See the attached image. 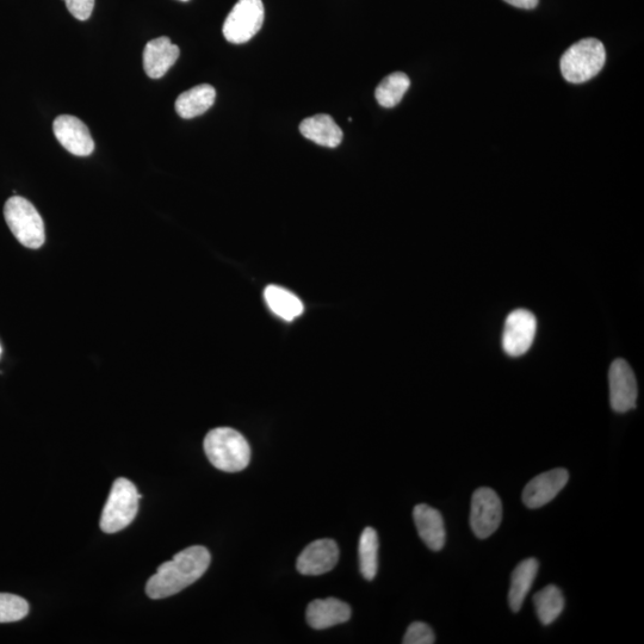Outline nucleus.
Returning <instances> with one entry per match:
<instances>
[{"label": "nucleus", "mask_w": 644, "mask_h": 644, "mask_svg": "<svg viewBox=\"0 0 644 644\" xmlns=\"http://www.w3.org/2000/svg\"><path fill=\"white\" fill-rule=\"evenodd\" d=\"M209 551L201 546L184 549L171 561L163 563L147 581L146 593L151 599L175 596L203 577L210 565Z\"/></svg>", "instance_id": "1"}, {"label": "nucleus", "mask_w": 644, "mask_h": 644, "mask_svg": "<svg viewBox=\"0 0 644 644\" xmlns=\"http://www.w3.org/2000/svg\"><path fill=\"white\" fill-rule=\"evenodd\" d=\"M204 451L215 468L227 473H238L250 464L251 448L240 432L219 427L204 439Z\"/></svg>", "instance_id": "2"}, {"label": "nucleus", "mask_w": 644, "mask_h": 644, "mask_svg": "<svg viewBox=\"0 0 644 644\" xmlns=\"http://www.w3.org/2000/svg\"><path fill=\"white\" fill-rule=\"evenodd\" d=\"M606 61L605 47L597 39L581 40L561 58V73L569 83L581 84L597 76Z\"/></svg>", "instance_id": "3"}, {"label": "nucleus", "mask_w": 644, "mask_h": 644, "mask_svg": "<svg viewBox=\"0 0 644 644\" xmlns=\"http://www.w3.org/2000/svg\"><path fill=\"white\" fill-rule=\"evenodd\" d=\"M4 216L11 233L23 246L36 250L45 244V224L39 212L26 198H9L5 203Z\"/></svg>", "instance_id": "4"}, {"label": "nucleus", "mask_w": 644, "mask_h": 644, "mask_svg": "<svg viewBox=\"0 0 644 644\" xmlns=\"http://www.w3.org/2000/svg\"><path fill=\"white\" fill-rule=\"evenodd\" d=\"M140 498L133 482L125 478L114 482L102 512L101 529L105 534H115L132 524L138 515Z\"/></svg>", "instance_id": "5"}, {"label": "nucleus", "mask_w": 644, "mask_h": 644, "mask_svg": "<svg viewBox=\"0 0 644 644\" xmlns=\"http://www.w3.org/2000/svg\"><path fill=\"white\" fill-rule=\"evenodd\" d=\"M264 17L262 0H239L229 12L222 29L225 39L235 45L249 42L262 29Z\"/></svg>", "instance_id": "6"}, {"label": "nucleus", "mask_w": 644, "mask_h": 644, "mask_svg": "<svg viewBox=\"0 0 644 644\" xmlns=\"http://www.w3.org/2000/svg\"><path fill=\"white\" fill-rule=\"evenodd\" d=\"M503 519V504L499 495L488 487L476 489L470 510V526L480 540L491 537Z\"/></svg>", "instance_id": "7"}, {"label": "nucleus", "mask_w": 644, "mask_h": 644, "mask_svg": "<svg viewBox=\"0 0 644 644\" xmlns=\"http://www.w3.org/2000/svg\"><path fill=\"white\" fill-rule=\"evenodd\" d=\"M537 320L534 314L526 309L513 311L505 321L503 349L511 357L526 354L534 343Z\"/></svg>", "instance_id": "8"}, {"label": "nucleus", "mask_w": 644, "mask_h": 644, "mask_svg": "<svg viewBox=\"0 0 644 644\" xmlns=\"http://www.w3.org/2000/svg\"><path fill=\"white\" fill-rule=\"evenodd\" d=\"M610 402L613 411L625 413L634 410L637 402L636 377L630 365L624 359H616L609 371Z\"/></svg>", "instance_id": "9"}, {"label": "nucleus", "mask_w": 644, "mask_h": 644, "mask_svg": "<svg viewBox=\"0 0 644 644\" xmlns=\"http://www.w3.org/2000/svg\"><path fill=\"white\" fill-rule=\"evenodd\" d=\"M53 132L61 146L77 157H89L95 151V142L83 121L70 115H61L53 123Z\"/></svg>", "instance_id": "10"}, {"label": "nucleus", "mask_w": 644, "mask_h": 644, "mask_svg": "<svg viewBox=\"0 0 644 644\" xmlns=\"http://www.w3.org/2000/svg\"><path fill=\"white\" fill-rule=\"evenodd\" d=\"M569 480L566 469H553L532 479L523 491V503L529 509H540L556 498Z\"/></svg>", "instance_id": "11"}, {"label": "nucleus", "mask_w": 644, "mask_h": 644, "mask_svg": "<svg viewBox=\"0 0 644 644\" xmlns=\"http://www.w3.org/2000/svg\"><path fill=\"white\" fill-rule=\"evenodd\" d=\"M339 548L332 540L314 541L302 551L296 568L302 575H322L337 566Z\"/></svg>", "instance_id": "12"}, {"label": "nucleus", "mask_w": 644, "mask_h": 644, "mask_svg": "<svg viewBox=\"0 0 644 644\" xmlns=\"http://www.w3.org/2000/svg\"><path fill=\"white\" fill-rule=\"evenodd\" d=\"M351 615L350 606L336 598L313 600L306 612L307 622L315 630H325L346 623Z\"/></svg>", "instance_id": "13"}, {"label": "nucleus", "mask_w": 644, "mask_h": 644, "mask_svg": "<svg viewBox=\"0 0 644 644\" xmlns=\"http://www.w3.org/2000/svg\"><path fill=\"white\" fill-rule=\"evenodd\" d=\"M179 58V48L169 37L161 36L147 43L144 51V68L148 77L160 79L169 72Z\"/></svg>", "instance_id": "14"}, {"label": "nucleus", "mask_w": 644, "mask_h": 644, "mask_svg": "<svg viewBox=\"0 0 644 644\" xmlns=\"http://www.w3.org/2000/svg\"><path fill=\"white\" fill-rule=\"evenodd\" d=\"M413 518L418 534L427 548L432 551L442 550L447 541V531H445L441 512L429 505L421 504L414 507Z\"/></svg>", "instance_id": "15"}, {"label": "nucleus", "mask_w": 644, "mask_h": 644, "mask_svg": "<svg viewBox=\"0 0 644 644\" xmlns=\"http://www.w3.org/2000/svg\"><path fill=\"white\" fill-rule=\"evenodd\" d=\"M300 132L306 139L328 148H336L343 141V130L330 115L308 117L301 122Z\"/></svg>", "instance_id": "16"}, {"label": "nucleus", "mask_w": 644, "mask_h": 644, "mask_svg": "<svg viewBox=\"0 0 644 644\" xmlns=\"http://www.w3.org/2000/svg\"><path fill=\"white\" fill-rule=\"evenodd\" d=\"M216 91L212 85L202 84L183 92L177 98L176 110L182 119L190 120L201 116L213 107Z\"/></svg>", "instance_id": "17"}, {"label": "nucleus", "mask_w": 644, "mask_h": 644, "mask_svg": "<svg viewBox=\"0 0 644 644\" xmlns=\"http://www.w3.org/2000/svg\"><path fill=\"white\" fill-rule=\"evenodd\" d=\"M537 572L538 561L535 559L520 562L515 571H513L509 592V603L513 612H519L522 609L524 600L528 596L532 585H534Z\"/></svg>", "instance_id": "18"}, {"label": "nucleus", "mask_w": 644, "mask_h": 644, "mask_svg": "<svg viewBox=\"0 0 644 644\" xmlns=\"http://www.w3.org/2000/svg\"><path fill=\"white\" fill-rule=\"evenodd\" d=\"M264 296L271 312L286 321L299 318L305 309L299 297L281 287L269 286L265 289Z\"/></svg>", "instance_id": "19"}, {"label": "nucleus", "mask_w": 644, "mask_h": 644, "mask_svg": "<svg viewBox=\"0 0 644 644\" xmlns=\"http://www.w3.org/2000/svg\"><path fill=\"white\" fill-rule=\"evenodd\" d=\"M379 536L373 528H365L359 538V568L364 579L374 580L379 569Z\"/></svg>", "instance_id": "20"}, {"label": "nucleus", "mask_w": 644, "mask_h": 644, "mask_svg": "<svg viewBox=\"0 0 644 644\" xmlns=\"http://www.w3.org/2000/svg\"><path fill=\"white\" fill-rule=\"evenodd\" d=\"M534 604L538 618L543 625H550L560 617L565 609V598L559 587L549 585L536 593Z\"/></svg>", "instance_id": "21"}, {"label": "nucleus", "mask_w": 644, "mask_h": 644, "mask_svg": "<svg viewBox=\"0 0 644 644\" xmlns=\"http://www.w3.org/2000/svg\"><path fill=\"white\" fill-rule=\"evenodd\" d=\"M411 80L405 73L395 72L382 80L375 91L377 102L383 108H394L410 89Z\"/></svg>", "instance_id": "22"}, {"label": "nucleus", "mask_w": 644, "mask_h": 644, "mask_svg": "<svg viewBox=\"0 0 644 644\" xmlns=\"http://www.w3.org/2000/svg\"><path fill=\"white\" fill-rule=\"evenodd\" d=\"M28 612L29 605L26 599L15 594L0 593V623L21 621Z\"/></svg>", "instance_id": "23"}, {"label": "nucleus", "mask_w": 644, "mask_h": 644, "mask_svg": "<svg viewBox=\"0 0 644 644\" xmlns=\"http://www.w3.org/2000/svg\"><path fill=\"white\" fill-rule=\"evenodd\" d=\"M436 637L429 625L423 622H414L408 627L404 637V644H432Z\"/></svg>", "instance_id": "24"}, {"label": "nucleus", "mask_w": 644, "mask_h": 644, "mask_svg": "<svg viewBox=\"0 0 644 644\" xmlns=\"http://www.w3.org/2000/svg\"><path fill=\"white\" fill-rule=\"evenodd\" d=\"M70 14L79 21H88L95 8V0H64Z\"/></svg>", "instance_id": "25"}, {"label": "nucleus", "mask_w": 644, "mask_h": 644, "mask_svg": "<svg viewBox=\"0 0 644 644\" xmlns=\"http://www.w3.org/2000/svg\"><path fill=\"white\" fill-rule=\"evenodd\" d=\"M505 2L519 9L531 10L536 8L540 0H505Z\"/></svg>", "instance_id": "26"}, {"label": "nucleus", "mask_w": 644, "mask_h": 644, "mask_svg": "<svg viewBox=\"0 0 644 644\" xmlns=\"http://www.w3.org/2000/svg\"><path fill=\"white\" fill-rule=\"evenodd\" d=\"M181 2H189V0H181Z\"/></svg>", "instance_id": "27"}, {"label": "nucleus", "mask_w": 644, "mask_h": 644, "mask_svg": "<svg viewBox=\"0 0 644 644\" xmlns=\"http://www.w3.org/2000/svg\"><path fill=\"white\" fill-rule=\"evenodd\" d=\"M0 355H2V348H0Z\"/></svg>", "instance_id": "28"}]
</instances>
